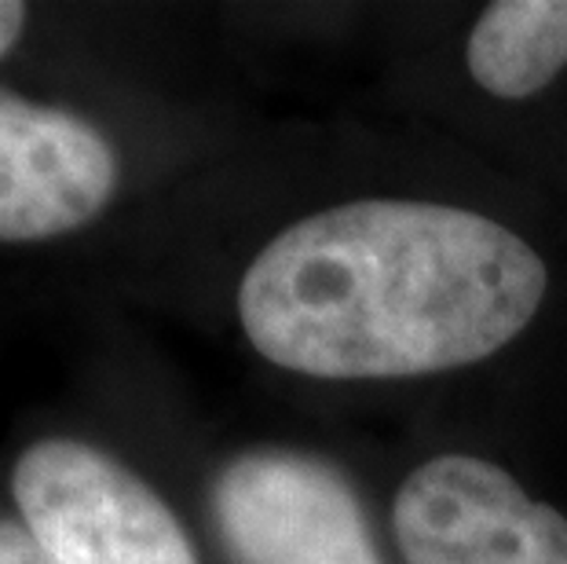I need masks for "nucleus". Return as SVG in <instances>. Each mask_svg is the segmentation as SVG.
Returning <instances> with one entry per match:
<instances>
[{"instance_id":"7","label":"nucleus","mask_w":567,"mask_h":564,"mask_svg":"<svg viewBox=\"0 0 567 564\" xmlns=\"http://www.w3.org/2000/svg\"><path fill=\"white\" fill-rule=\"evenodd\" d=\"M0 564H59L38 546L27 527L16 521H0Z\"/></svg>"},{"instance_id":"1","label":"nucleus","mask_w":567,"mask_h":564,"mask_svg":"<svg viewBox=\"0 0 567 564\" xmlns=\"http://www.w3.org/2000/svg\"><path fill=\"white\" fill-rule=\"evenodd\" d=\"M546 286L538 249L484 213L359 198L275 235L243 275L238 319L293 375L417 378L505 348Z\"/></svg>"},{"instance_id":"8","label":"nucleus","mask_w":567,"mask_h":564,"mask_svg":"<svg viewBox=\"0 0 567 564\" xmlns=\"http://www.w3.org/2000/svg\"><path fill=\"white\" fill-rule=\"evenodd\" d=\"M22 27H27V4H19V0H0V59L16 48Z\"/></svg>"},{"instance_id":"2","label":"nucleus","mask_w":567,"mask_h":564,"mask_svg":"<svg viewBox=\"0 0 567 564\" xmlns=\"http://www.w3.org/2000/svg\"><path fill=\"white\" fill-rule=\"evenodd\" d=\"M22 527L59 564H198L158 491L81 440H41L11 473Z\"/></svg>"},{"instance_id":"4","label":"nucleus","mask_w":567,"mask_h":564,"mask_svg":"<svg viewBox=\"0 0 567 564\" xmlns=\"http://www.w3.org/2000/svg\"><path fill=\"white\" fill-rule=\"evenodd\" d=\"M406 564H567V517L480 454H436L392 506Z\"/></svg>"},{"instance_id":"6","label":"nucleus","mask_w":567,"mask_h":564,"mask_svg":"<svg viewBox=\"0 0 567 564\" xmlns=\"http://www.w3.org/2000/svg\"><path fill=\"white\" fill-rule=\"evenodd\" d=\"M468 74L498 100H527L567 66V0H498L476 19Z\"/></svg>"},{"instance_id":"5","label":"nucleus","mask_w":567,"mask_h":564,"mask_svg":"<svg viewBox=\"0 0 567 564\" xmlns=\"http://www.w3.org/2000/svg\"><path fill=\"white\" fill-rule=\"evenodd\" d=\"M117 154L84 117L0 89V243H41L103 213Z\"/></svg>"},{"instance_id":"3","label":"nucleus","mask_w":567,"mask_h":564,"mask_svg":"<svg viewBox=\"0 0 567 564\" xmlns=\"http://www.w3.org/2000/svg\"><path fill=\"white\" fill-rule=\"evenodd\" d=\"M213 521L235 564H384L355 488L316 454H238L213 484Z\"/></svg>"}]
</instances>
